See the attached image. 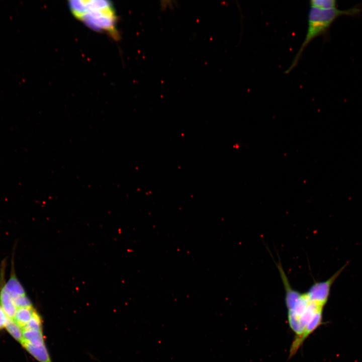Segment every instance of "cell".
Listing matches in <instances>:
<instances>
[{"mask_svg": "<svg viewBox=\"0 0 362 362\" xmlns=\"http://www.w3.org/2000/svg\"><path fill=\"white\" fill-rule=\"evenodd\" d=\"M278 267L286 292L289 325L296 334L290 348L291 357L307 337L321 324L323 309L328 299L331 288L345 266L326 280L315 282L308 290L302 293L292 287L281 265L278 264Z\"/></svg>", "mask_w": 362, "mask_h": 362, "instance_id": "6da1fadb", "label": "cell"}, {"mask_svg": "<svg viewBox=\"0 0 362 362\" xmlns=\"http://www.w3.org/2000/svg\"><path fill=\"white\" fill-rule=\"evenodd\" d=\"M73 16L92 29L119 37L117 16L113 4L105 0H73L69 2Z\"/></svg>", "mask_w": 362, "mask_h": 362, "instance_id": "7a4b0ae2", "label": "cell"}, {"mask_svg": "<svg viewBox=\"0 0 362 362\" xmlns=\"http://www.w3.org/2000/svg\"><path fill=\"white\" fill-rule=\"evenodd\" d=\"M361 12H362V6L359 5L344 10L336 8L322 10L310 7L308 14V27L305 38L290 66L285 73L286 74L290 73L296 66L307 45L316 38L325 35L336 19L342 16H357Z\"/></svg>", "mask_w": 362, "mask_h": 362, "instance_id": "3957f363", "label": "cell"}, {"mask_svg": "<svg viewBox=\"0 0 362 362\" xmlns=\"http://www.w3.org/2000/svg\"><path fill=\"white\" fill-rule=\"evenodd\" d=\"M22 345L34 358L40 362H52L45 344L32 345L23 340Z\"/></svg>", "mask_w": 362, "mask_h": 362, "instance_id": "277c9868", "label": "cell"}, {"mask_svg": "<svg viewBox=\"0 0 362 362\" xmlns=\"http://www.w3.org/2000/svg\"><path fill=\"white\" fill-rule=\"evenodd\" d=\"M0 306L8 317L13 319L17 309L8 292L3 287L0 291Z\"/></svg>", "mask_w": 362, "mask_h": 362, "instance_id": "5b68a950", "label": "cell"}, {"mask_svg": "<svg viewBox=\"0 0 362 362\" xmlns=\"http://www.w3.org/2000/svg\"><path fill=\"white\" fill-rule=\"evenodd\" d=\"M3 287L10 294L12 299L26 294L24 289L15 275H11Z\"/></svg>", "mask_w": 362, "mask_h": 362, "instance_id": "8992f818", "label": "cell"}, {"mask_svg": "<svg viewBox=\"0 0 362 362\" xmlns=\"http://www.w3.org/2000/svg\"><path fill=\"white\" fill-rule=\"evenodd\" d=\"M35 312L33 307L19 308L13 319L23 329Z\"/></svg>", "mask_w": 362, "mask_h": 362, "instance_id": "52a82bcc", "label": "cell"}, {"mask_svg": "<svg viewBox=\"0 0 362 362\" xmlns=\"http://www.w3.org/2000/svg\"><path fill=\"white\" fill-rule=\"evenodd\" d=\"M22 340L35 345L44 344V336L41 331L23 330Z\"/></svg>", "mask_w": 362, "mask_h": 362, "instance_id": "ba28073f", "label": "cell"}, {"mask_svg": "<svg viewBox=\"0 0 362 362\" xmlns=\"http://www.w3.org/2000/svg\"><path fill=\"white\" fill-rule=\"evenodd\" d=\"M5 328L14 339L21 342L23 340V329L13 319L8 318Z\"/></svg>", "mask_w": 362, "mask_h": 362, "instance_id": "9c48e42d", "label": "cell"}, {"mask_svg": "<svg viewBox=\"0 0 362 362\" xmlns=\"http://www.w3.org/2000/svg\"><path fill=\"white\" fill-rule=\"evenodd\" d=\"M311 7L322 10H328L336 8L335 0H311L309 1Z\"/></svg>", "mask_w": 362, "mask_h": 362, "instance_id": "30bf717a", "label": "cell"}, {"mask_svg": "<svg viewBox=\"0 0 362 362\" xmlns=\"http://www.w3.org/2000/svg\"><path fill=\"white\" fill-rule=\"evenodd\" d=\"M42 326L41 318L36 311L29 322L23 328V330H37L42 331Z\"/></svg>", "mask_w": 362, "mask_h": 362, "instance_id": "8fae6325", "label": "cell"}, {"mask_svg": "<svg viewBox=\"0 0 362 362\" xmlns=\"http://www.w3.org/2000/svg\"><path fill=\"white\" fill-rule=\"evenodd\" d=\"M17 308L32 307V304L26 294L13 299Z\"/></svg>", "mask_w": 362, "mask_h": 362, "instance_id": "7c38bea8", "label": "cell"}, {"mask_svg": "<svg viewBox=\"0 0 362 362\" xmlns=\"http://www.w3.org/2000/svg\"><path fill=\"white\" fill-rule=\"evenodd\" d=\"M9 317L0 306V330L6 327Z\"/></svg>", "mask_w": 362, "mask_h": 362, "instance_id": "4fadbf2b", "label": "cell"}, {"mask_svg": "<svg viewBox=\"0 0 362 362\" xmlns=\"http://www.w3.org/2000/svg\"><path fill=\"white\" fill-rule=\"evenodd\" d=\"M173 1H161L160 2L161 8L164 10L168 9V8H173L174 5H175L173 4Z\"/></svg>", "mask_w": 362, "mask_h": 362, "instance_id": "5bb4252c", "label": "cell"}]
</instances>
